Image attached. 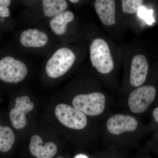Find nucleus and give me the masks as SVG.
Returning <instances> with one entry per match:
<instances>
[{
  "label": "nucleus",
  "mask_w": 158,
  "mask_h": 158,
  "mask_svg": "<svg viewBox=\"0 0 158 158\" xmlns=\"http://www.w3.org/2000/svg\"><path fill=\"white\" fill-rule=\"evenodd\" d=\"M152 132L149 123L144 124L141 117L125 111L110 113L100 125L102 141L107 147L118 149L137 146Z\"/></svg>",
  "instance_id": "obj_1"
},
{
  "label": "nucleus",
  "mask_w": 158,
  "mask_h": 158,
  "mask_svg": "<svg viewBox=\"0 0 158 158\" xmlns=\"http://www.w3.org/2000/svg\"><path fill=\"white\" fill-rule=\"evenodd\" d=\"M72 103V106L98 122L112 113V108L107 102L106 95L99 91L77 94L73 98Z\"/></svg>",
  "instance_id": "obj_2"
},
{
  "label": "nucleus",
  "mask_w": 158,
  "mask_h": 158,
  "mask_svg": "<svg viewBox=\"0 0 158 158\" xmlns=\"http://www.w3.org/2000/svg\"><path fill=\"white\" fill-rule=\"evenodd\" d=\"M158 90L154 85H143L131 91L123 111L141 117L149 113L157 103Z\"/></svg>",
  "instance_id": "obj_3"
},
{
  "label": "nucleus",
  "mask_w": 158,
  "mask_h": 158,
  "mask_svg": "<svg viewBox=\"0 0 158 158\" xmlns=\"http://www.w3.org/2000/svg\"><path fill=\"white\" fill-rule=\"evenodd\" d=\"M90 59L92 65L100 73L107 74L114 68V62L107 42L101 38H96L90 47Z\"/></svg>",
  "instance_id": "obj_4"
},
{
  "label": "nucleus",
  "mask_w": 158,
  "mask_h": 158,
  "mask_svg": "<svg viewBox=\"0 0 158 158\" xmlns=\"http://www.w3.org/2000/svg\"><path fill=\"white\" fill-rule=\"evenodd\" d=\"M55 112L59 122L68 128L80 131L88 127V116L70 105L59 104Z\"/></svg>",
  "instance_id": "obj_5"
},
{
  "label": "nucleus",
  "mask_w": 158,
  "mask_h": 158,
  "mask_svg": "<svg viewBox=\"0 0 158 158\" xmlns=\"http://www.w3.org/2000/svg\"><path fill=\"white\" fill-rule=\"evenodd\" d=\"M75 59L74 54L69 48H60L48 61L46 66V73L52 78L62 76L71 68Z\"/></svg>",
  "instance_id": "obj_6"
},
{
  "label": "nucleus",
  "mask_w": 158,
  "mask_h": 158,
  "mask_svg": "<svg viewBox=\"0 0 158 158\" xmlns=\"http://www.w3.org/2000/svg\"><path fill=\"white\" fill-rule=\"evenodd\" d=\"M28 69L22 61L7 56L0 60V79L7 83H16L27 76Z\"/></svg>",
  "instance_id": "obj_7"
},
{
  "label": "nucleus",
  "mask_w": 158,
  "mask_h": 158,
  "mask_svg": "<svg viewBox=\"0 0 158 158\" xmlns=\"http://www.w3.org/2000/svg\"><path fill=\"white\" fill-rule=\"evenodd\" d=\"M34 107V104L28 96L20 97L15 99V108L11 110L9 114L10 121L15 128L19 130L26 126V114L31 112Z\"/></svg>",
  "instance_id": "obj_8"
},
{
  "label": "nucleus",
  "mask_w": 158,
  "mask_h": 158,
  "mask_svg": "<svg viewBox=\"0 0 158 158\" xmlns=\"http://www.w3.org/2000/svg\"><path fill=\"white\" fill-rule=\"evenodd\" d=\"M148 64L147 59L142 55L135 56L132 60L130 76V84L137 88L143 85L147 79Z\"/></svg>",
  "instance_id": "obj_9"
},
{
  "label": "nucleus",
  "mask_w": 158,
  "mask_h": 158,
  "mask_svg": "<svg viewBox=\"0 0 158 158\" xmlns=\"http://www.w3.org/2000/svg\"><path fill=\"white\" fill-rule=\"evenodd\" d=\"M29 148L31 154L37 158H52L56 154L57 147L52 142L43 141L39 135H34L31 138Z\"/></svg>",
  "instance_id": "obj_10"
},
{
  "label": "nucleus",
  "mask_w": 158,
  "mask_h": 158,
  "mask_svg": "<svg viewBox=\"0 0 158 158\" xmlns=\"http://www.w3.org/2000/svg\"><path fill=\"white\" fill-rule=\"evenodd\" d=\"M95 10L99 18L103 24L111 26L115 24L116 4L113 0H97Z\"/></svg>",
  "instance_id": "obj_11"
},
{
  "label": "nucleus",
  "mask_w": 158,
  "mask_h": 158,
  "mask_svg": "<svg viewBox=\"0 0 158 158\" xmlns=\"http://www.w3.org/2000/svg\"><path fill=\"white\" fill-rule=\"evenodd\" d=\"M48 40V36L45 33L35 29L23 31L20 37L21 43L26 47H42L46 44Z\"/></svg>",
  "instance_id": "obj_12"
},
{
  "label": "nucleus",
  "mask_w": 158,
  "mask_h": 158,
  "mask_svg": "<svg viewBox=\"0 0 158 158\" xmlns=\"http://www.w3.org/2000/svg\"><path fill=\"white\" fill-rule=\"evenodd\" d=\"M74 15L70 11H66L54 16L49 22L51 30L58 35L65 34L67 30V24L72 21Z\"/></svg>",
  "instance_id": "obj_13"
},
{
  "label": "nucleus",
  "mask_w": 158,
  "mask_h": 158,
  "mask_svg": "<svg viewBox=\"0 0 158 158\" xmlns=\"http://www.w3.org/2000/svg\"><path fill=\"white\" fill-rule=\"evenodd\" d=\"M42 3L46 17H54L65 11L68 7V3L65 0H43Z\"/></svg>",
  "instance_id": "obj_14"
},
{
  "label": "nucleus",
  "mask_w": 158,
  "mask_h": 158,
  "mask_svg": "<svg viewBox=\"0 0 158 158\" xmlns=\"http://www.w3.org/2000/svg\"><path fill=\"white\" fill-rule=\"evenodd\" d=\"M15 141L14 132L8 127L0 125V152H6L11 149Z\"/></svg>",
  "instance_id": "obj_15"
},
{
  "label": "nucleus",
  "mask_w": 158,
  "mask_h": 158,
  "mask_svg": "<svg viewBox=\"0 0 158 158\" xmlns=\"http://www.w3.org/2000/svg\"><path fill=\"white\" fill-rule=\"evenodd\" d=\"M143 2L141 0H123V11L126 14H134L142 6Z\"/></svg>",
  "instance_id": "obj_16"
},
{
  "label": "nucleus",
  "mask_w": 158,
  "mask_h": 158,
  "mask_svg": "<svg viewBox=\"0 0 158 158\" xmlns=\"http://www.w3.org/2000/svg\"><path fill=\"white\" fill-rule=\"evenodd\" d=\"M120 150L113 147H107L99 152L97 158H127L124 153Z\"/></svg>",
  "instance_id": "obj_17"
},
{
  "label": "nucleus",
  "mask_w": 158,
  "mask_h": 158,
  "mask_svg": "<svg viewBox=\"0 0 158 158\" xmlns=\"http://www.w3.org/2000/svg\"><path fill=\"white\" fill-rule=\"evenodd\" d=\"M151 138L146 142L142 151L144 153L152 152L158 148V128L153 132Z\"/></svg>",
  "instance_id": "obj_18"
},
{
  "label": "nucleus",
  "mask_w": 158,
  "mask_h": 158,
  "mask_svg": "<svg viewBox=\"0 0 158 158\" xmlns=\"http://www.w3.org/2000/svg\"><path fill=\"white\" fill-rule=\"evenodd\" d=\"M153 10H148L144 6H141L138 10V16L144 20L148 24L151 25L155 22L153 17Z\"/></svg>",
  "instance_id": "obj_19"
},
{
  "label": "nucleus",
  "mask_w": 158,
  "mask_h": 158,
  "mask_svg": "<svg viewBox=\"0 0 158 158\" xmlns=\"http://www.w3.org/2000/svg\"><path fill=\"white\" fill-rule=\"evenodd\" d=\"M149 114L150 117L149 124L153 132L158 128V103L152 109Z\"/></svg>",
  "instance_id": "obj_20"
},
{
  "label": "nucleus",
  "mask_w": 158,
  "mask_h": 158,
  "mask_svg": "<svg viewBox=\"0 0 158 158\" xmlns=\"http://www.w3.org/2000/svg\"><path fill=\"white\" fill-rule=\"evenodd\" d=\"M10 14V11L8 7L0 2V17H9Z\"/></svg>",
  "instance_id": "obj_21"
},
{
  "label": "nucleus",
  "mask_w": 158,
  "mask_h": 158,
  "mask_svg": "<svg viewBox=\"0 0 158 158\" xmlns=\"http://www.w3.org/2000/svg\"><path fill=\"white\" fill-rule=\"evenodd\" d=\"M0 2L2 3L4 6L8 7L11 4V1L10 0H0Z\"/></svg>",
  "instance_id": "obj_22"
},
{
  "label": "nucleus",
  "mask_w": 158,
  "mask_h": 158,
  "mask_svg": "<svg viewBox=\"0 0 158 158\" xmlns=\"http://www.w3.org/2000/svg\"><path fill=\"white\" fill-rule=\"evenodd\" d=\"M73 158H90L87 155L85 154L80 153L78 154L77 155L75 156Z\"/></svg>",
  "instance_id": "obj_23"
},
{
  "label": "nucleus",
  "mask_w": 158,
  "mask_h": 158,
  "mask_svg": "<svg viewBox=\"0 0 158 158\" xmlns=\"http://www.w3.org/2000/svg\"><path fill=\"white\" fill-rule=\"evenodd\" d=\"M134 158H152L149 156L147 155H138L137 156L135 157Z\"/></svg>",
  "instance_id": "obj_24"
},
{
  "label": "nucleus",
  "mask_w": 158,
  "mask_h": 158,
  "mask_svg": "<svg viewBox=\"0 0 158 158\" xmlns=\"http://www.w3.org/2000/svg\"><path fill=\"white\" fill-rule=\"evenodd\" d=\"M152 153H153L155 154L158 156V148H156L154 150Z\"/></svg>",
  "instance_id": "obj_25"
},
{
  "label": "nucleus",
  "mask_w": 158,
  "mask_h": 158,
  "mask_svg": "<svg viewBox=\"0 0 158 158\" xmlns=\"http://www.w3.org/2000/svg\"><path fill=\"white\" fill-rule=\"evenodd\" d=\"M69 1H70L71 2L73 3H77L78 2H79L78 0H70Z\"/></svg>",
  "instance_id": "obj_26"
},
{
  "label": "nucleus",
  "mask_w": 158,
  "mask_h": 158,
  "mask_svg": "<svg viewBox=\"0 0 158 158\" xmlns=\"http://www.w3.org/2000/svg\"><path fill=\"white\" fill-rule=\"evenodd\" d=\"M63 158L61 157H58V158Z\"/></svg>",
  "instance_id": "obj_27"
}]
</instances>
